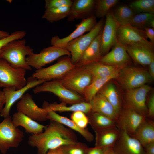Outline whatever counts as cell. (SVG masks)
Segmentation results:
<instances>
[{
    "mask_svg": "<svg viewBox=\"0 0 154 154\" xmlns=\"http://www.w3.org/2000/svg\"><path fill=\"white\" fill-rule=\"evenodd\" d=\"M44 129L41 133L32 134L28 138V144L37 148V154H46L50 150L78 142L73 131L59 122L50 120Z\"/></svg>",
    "mask_w": 154,
    "mask_h": 154,
    "instance_id": "cell-1",
    "label": "cell"
},
{
    "mask_svg": "<svg viewBox=\"0 0 154 154\" xmlns=\"http://www.w3.org/2000/svg\"><path fill=\"white\" fill-rule=\"evenodd\" d=\"M25 39L12 41L2 48L0 58L6 60L15 68H21L31 70L32 68L27 63L26 58L33 54V50L26 45Z\"/></svg>",
    "mask_w": 154,
    "mask_h": 154,
    "instance_id": "cell-2",
    "label": "cell"
},
{
    "mask_svg": "<svg viewBox=\"0 0 154 154\" xmlns=\"http://www.w3.org/2000/svg\"><path fill=\"white\" fill-rule=\"evenodd\" d=\"M105 20L101 19L87 33L69 42L65 48L70 53L72 63L76 65L82 54L102 30Z\"/></svg>",
    "mask_w": 154,
    "mask_h": 154,
    "instance_id": "cell-3",
    "label": "cell"
},
{
    "mask_svg": "<svg viewBox=\"0 0 154 154\" xmlns=\"http://www.w3.org/2000/svg\"><path fill=\"white\" fill-rule=\"evenodd\" d=\"M35 94L42 92H49L56 96L62 102L73 104L85 102L84 97L63 86L58 79L46 81L33 88Z\"/></svg>",
    "mask_w": 154,
    "mask_h": 154,
    "instance_id": "cell-4",
    "label": "cell"
},
{
    "mask_svg": "<svg viewBox=\"0 0 154 154\" xmlns=\"http://www.w3.org/2000/svg\"><path fill=\"white\" fill-rule=\"evenodd\" d=\"M58 80L68 89L80 95L91 82L92 77L84 66H76Z\"/></svg>",
    "mask_w": 154,
    "mask_h": 154,
    "instance_id": "cell-5",
    "label": "cell"
},
{
    "mask_svg": "<svg viewBox=\"0 0 154 154\" xmlns=\"http://www.w3.org/2000/svg\"><path fill=\"white\" fill-rule=\"evenodd\" d=\"M23 132L13 124L11 116L0 123V151L5 154L11 148H16L23 140Z\"/></svg>",
    "mask_w": 154,
    "mask_h": 154,
    "instance_id": "cell-6",
    "label": "cell"
},
{
    "mask_svg": "<svg viewBox=\"0 0 154 154\" xmlns=\"http://www.w3.org/2000/svg\"><path fill=\"white\" fill-rule=\"evenodd\" d=\"M26 71L13 67L6 60L0 58V88H12L16 90L25 86Z\"/></svg>",
    "mask_w": 154,
    "mask_h": 154,
    "instance_id": "cell-7",
    "label": "cell"
},
{
    "mask_svg": "<svg viewBox=\"0 0 154 154\" xmlns=\"http://www.w3.org/2000/svg\"><path fill=\"white\" fill-rule=\"evenodd\" d=\"M116 79L126 90L140 87L153 80L149 72L144 69L126 66L121 70Z\"/></svg>",
    "mask_w": 154,
    "mask_h": 154,
    "instance_id": "cell-8",
    "label": "cell"
},
{
    "mask_svg": "<svg viewBox=\"0 0 154 154\" xmlns=\"http://www.w3.org/2000/svg\"><path fill=\"white\" fill-rule=\"evenodd\" d=\"M64 56H70L66 49L52 46L44 48L39 53H34L27 56L26 60L30 66L38 70Z\"/></svg>",
    "mask_w": 154,
    "mask_h": 154,
    "instance_id": "cell-9",
    "label": "cell"
},
{
    "mask_svg": "<svg viewBox=\"0 0 154 154\" xmlns=\"http://www.w3.org/2000/svg\"><path fill=\"white\" fill-rule=\"evenodd\" d=\"M146 118L125 104L118 115L116 127L120 131H125L131 136Z\"/></svg>",
    "mask_w": 154,
    "mask_h": 154,
    "instance_id": "cell-10",
    "label": "cell"
},
{
    "mask_svg": "<svg viewBox=\"0 0 154 154\" xmlns=\"http://www.w3.org/2000/svg\"><path fill=\"white\" fill-rule=\"evenodd\" d=\"M76 66L72 63L70 58L68 56L49 66L36 70L32 76L46 81L58 79Z\"/></svg>",
    "mask_w": 154,
    "mask_h": 154,
    "instance_id": "cell-11",
    "label": "cell"
},
{
    "mask_svg": "<svg viewBox=\"0 0 154 154\" xmlns=\"http://www.w3.org/2000/svg\"><path fill=\"white\" fill-rule=\"evenodd\" d=\"M100 39V50L102 56L107 53L117 42L119 24L115 19L112 11L105 17Z\"/></svg>",
    "mask_w": 154,
    "mask_h": 154,
    "instance_id": "cell-12",
    "label": "cell"
},
{
    "mask_svg": "<svg viewBox=\"0 0 154 154\" xmlns=\"http://www.w3.org/2000/svg\"><path fill=\"white\" fill-rule=\"evenodd\" d=\"M151 87L145 84L135 88L126 90L125 104L146 118L147 114L146 98Z\"/></svg>",
    "mask_w": 154,
    "mask_h": 154,
    "instance_id": "cell-13",
    "label": "cell"
},
{
    "mask_svg": "<svg viewBox=\"0 0 154 154\" xmlns=\"http://www.w3.org/2000/svg\"><path fill=\"white\" fill-rule=\"evenodd\" d=\"M46 82L44 80L37 79L32 76L27 79L26 85L19 89L16 90L10 88H3V90L5 94V103L0 114V116L4 118L10 116L12 106L17 100L21 98L26 91Z\"/></svg>",
    "mask_w": 154,
    "mask_h": 154,
    "instance_id": "cell-14",
    "label": "cell"
},
{
    "mask_svg": "<svg viewBox=\"0 0 154 154\" xmlns=\"http://www.w3.org/2000/svg\"><path fill=\"white\" fill-rule=\"evenodd\" d=\"M18 112H21L33 120L43 122L48 120V111L46 108H41L36 104L31 95L24 94L16 105Z\"/></svg>",
    "mask_w": 154,
    "mask_h": 154,
    "instance_id": "cell-15",
    "label": "cell"
},
{
    "mask_svg": "<svg viewBox=\"0 0 154 154\" xmlns=\"http://www.w3.org/2000/svg\"><path fill=\"white\" fill-rule=\"evenodd\" d=\"M96 17L92 15L82 20L80 23L77 24L76 29L69 35L63 38L56 35L52 37L51 45L58 48H65L70 42L81 36L86 32L90 31L97 23Z\"/></svg>",
    "mask_w": 154,
    "mask_h": 154,
    "instance_id": "cell-16",
    "label": "cell"
},
{
    "mask_svg": "<svg viewBox=\"0 0 154 154\" xmlns=\"http://www.w3.org/2000/svg\"><path fill=\"white\" fill-rule=\"evenodd\" d=\"M129 56L137 63L143 66L149 65L154 58V43L131 44L124 45Z\"/></svg>",
    "mask_w": 154,
    "mask_h": 154,
    "instance_id": "cell-17",
    "label": "cell"
},
{
    "mask_svg": "<svg viewBox=\"0 0 154 154\" xmlns=\"http://www.w3.org/2000/svg\"><path fill=\"white\" fill-rule=\"evenodd\" d=\"M117 37L118 41L124 45L150 42L148 40L143 30L130 24L119 25Z\"/></svg>",
    "mask_w": 154,
    "mask_h": 154,
    "instance_id": "cell-18",
    "label": "cell"
},
{
    "mask_svg": "<svg viewBox=\"0 0 154 154\" xmlns=\"http://www.w3.org/2000/svg\"><path fill=\"white\" fill-rule=\"evenodd\" d=\"M116 154H144L140 142L125 131H121L119 137L113 147Z\"/></svg>",
    "mask_w": 154,
    "mask_h": 154,
    "instance_id": "cell-19",
    "label": "cell"
},
{
    "mask_svg": "<svg viewBox=\"0 0 154 154\" xmlns=\"http://www.w3.org/2000/svg\"><path fill=\"white\" fill-rule=\"evenodd\" d=\"M130 60L125 46L118 41L111 50L102 56L99 62L112 66H126Z\"/></svg>",
    "mask_w": 154,
    "mask_h": 154,
    "instance_id": "cell-20",
    "label": "cell"
},
{
    "mask_svg": "<svg viewBox=\"0 0 154 154\" xmlns=\"http://www.w3.org/2000/svg\"><path fill=\"white\" fill-rule=\"evenodd\" d=\"M95 0H74L70 7L67 17L68 21L82 19L94 15Z\"/></svg>",
    "mask_w": 154,
    "mask_h": 154,
    "instance_id": "cell-21",
    "label": "cell"
},
{
    "mask_svg": "<svg viewBox=\"0 0 154 154\" xmlns=\"http://www.w3.org/2000/svg\"><path fill=\"white\" fill-rule=\"evenodd\" d=\"M89 102L92 112L98 113L117 121L118 115L112 104L102 95L98 93Z\"/></svg>",
    "mask_w": 154,
    "mask_h": 154,
    "instance_id": "cell-22",
    "label": "cell"
},
{
    "mask_svg": "<svg viewBox=\"0 0 154 154\" xmlns=\"http://www.w3.org/2000/svg\"><path fill=\"white\" fill-rule=\"evenodd\" d=\"M102 31L85 51L76 66H84L99 62L102 56L100 50Z\"/></svg>",
    "mask_w": 154,
    "mask_h": 154,
    "instance_id": "cell-23",
    "label": "cell"
},
{
    "mask_svg": "<svg viewBox=\"0 0 154 154\" xmlns=\"http://www.w3.org/2000/svg\"><path fill=\"white\" fill-rule=\"evenodd\" d=\"M12 120L16 127L21 126L25 129L26 132L32 134L43 132L47 126L38 123L23 114L18 112L13 115Z\"/></svg>",
    "mask_w": 154,
    "mask_h": 154,
    "instance_id": "cell-24",
    "label": "cell"
},
{
    "mask_svg": "<svg viewBox=\"0 0 154 154\" xmlns=\"http://www.w3.org/2000/svg\"><path fill=\"white\" fill-rule=\"evenodd\" d=\"M47 110L48 119L59 122L71 129L77 132L88 142H91L93 141L94 136L88 129L80 127L72 120L60 115L54 111Z\"/></svg>",
    "mask_w": 154,
    "mask_h": 154,
    "instance_id": "cell-25",
    "label": "cell"
},
{
    "mask_svg": "<svg viewBox=\"0 0 154 154\" xmlns=\"http://www.w3.org/2000/svg\"><path fill=\"white\" fill-rule=\"evenodd\" d=\"M121 70L108 76L92 79L91 83L85 88L83 94L82 96L85 102H89L108 82L117 78L119 76Z\"/></svg>",
    "mask_w": 154,
    "mask_h": 154,
    "instance_id": "cell-26",
    "label": "cell"
},
{
    "mask_svg": "<svg viewBox=\"0 0 154 154\" xmlns=\"http://www.w3.org/2000/svg\"><path fill=\"white\" fill-rule=\"evenodd\" d=\"M95 133V147L106 148L113 147L119 137L121 131L116 127Z\"/></svg>",
    "mask_w": 154,
    "mask_h": 154,
    "instance_id": "cell-27",
    "label": "cell"
},
{
    "mask_svg": "<svg viewBox=\"0 0 154 154\" xmlns=\"http://www.w3.org/2000/svg\"><path fill=\"white\" fill-rule=\"evenodd\" d=\"M131 137L138 141L143 147L154 142V121L146 118Z\"/></svg>",
    "mask_w": 154,
    "mask_h": 154,
    "instance_id": "cell-28",
    "label": "cell"
},
{
    "mask_svg": "<svg viewBox=\"0 0 154 154\" xmlns=\"http://www.w3.org/2000/svg\"><path fill=\"white\" fill-rule=\"evenodd\" d=\"M43 108H46L47 110L55 112L82 111L86 115L92 112L91 105L89 102H84L71 105L68 106L66 104L62 102L58 104L56 102L49 104L45 101L43 104Z\"/></svg>",
    "mask_w": 154,
    "mask_h": 154,
    "instance_id": "cell-29",
    "label": "cell"
},
{
    "mask_svg": "<svg viewBox=\"0 0 154 154\" xmlns=\"http://www.w3.org/2000/svg\"><path fill=\"white\" fill-rule=\"evenodd\" d=\"M87 115L89 124L95 132L117 127L116 121L98 113L91 112Z\"/></svg>",
    "mask_w": 154,
    "mask_h": 154,
    "instance_id": "cell-30",
    "label": "cell"
},
{
    "mask_svg": "<svg viewBox=\"0 0 154 154\" xmlns=\"http://www.w3.org/2000/svg\"><path fill=\"white\" fill-rule=\"evenodd\" d=\"M126 66H112L98 62L84 66L90 74L92 80L98 78L108 76L121 70Z\"/></svg>",
    "mask_w": 154,
    "mask_h": 154,
    "instance_id": "cell-31",
    "label": "cell"
},
{
    "mask_svg": "<svg viewBox=\"0 0 154 154\" xmlns=\"http://www.w3.org/2000/svg\"><path fill=\"white\" fill-rule=\"evenodd\" d=\"M104 96L113 106L119 115L122 108L121 99L114 84L107 83L98 92Z\"/></svg>",
    "mask_w": 154,
    "mask_h": 154,
    "instance_id": "cell-32",
    "label": "cell"
},
{
    "mask_svg": "<svg viewBox=\"0 0 154 154\" xmlns=\"http://www.w3.org/2000/svg\"><path fill=\"white\" fill-rule=\"evenodd\" d=\"M112 12L115 19L119 25L129 24L135 15L132 9L126 5H121Z\"/></svg>",
    "mask_w": 154,
    "mask_h": 154,
    "instance_id": "cell-33",
    "label": "cell"
},
{
    "mask_svg": "<svg viewBox=\"0 0 154 154\" xmlns=\"http://www.w3.org/2000/svg\"><path fill=\"white\" fill-rule=\"evenodd\" d=\"M70 8V7H65L46 9L42 18L50 23L57 22L68 17Z\"/></svg>",
    "mask_w": 154,
    "mask_h": 154,
    "instance_id": "cell-34",
    "label": "cell"
},
{
    "mask_svg": "<svg viewBox=\"0 0 154 154\" xmlns=\"http://www.w3.org/2000/svg\"><path fill=\"white\" fill-rule=\"evenodd\" d=\"M119 1L118 0H95L94 15L96 17L104 18Z\"/></svg>",
    "mask_w": 154,
    "mask_h": 154,
    "instance_id": "cell-35",
    "label": "cell"
},
{
    "mask_svg": "<svg viewBox=\"0 0 154 154\" xmlns=\"http://www.w3.org/2000/svg\"><path fill=\"white\" fill-rule=\"evenodd\" d=\"M129 6L135 14L140 13H154V0H137L132 2Z\"/></svg>",
    "mask_w": 154,
    "mask_h": 154,
    "instance_id": "cell-36",
    "label": "cell"
},
{
    "mask_svg": "<svg viewBox=\"0 0 154 154\" xmlns=\"http://www.w3.org/2000/svg\"><path fill=\"white\" fill-rule=\"evenodd\" d=\"M154 18L153 13H140L135 14L131 20L129 24L141 30L149 27L151 21Z\"/></svg>",
    "mask_w": 154,
    "mask_h": 154,
    "instance_id": "cell-37",
    "label": "cell"
},
{
    "mask_svg": "<svg viewBox=\"0 0 154 154\" xmlns=\"http://www.w3.org/2000/svg\"><path fill=\"white\" fill-rule=\"evenodd\" d=\"M64 154H86L88 148L84 143L77 142L60 147Z\"/></svg>",
    "mask_w": 154,
    "mask_h": 154,
    "instance_id": "cell-38",
    "label": "cell"
},
{
    "mask_svg": "<svg viewBox=\"0 0 154 154\" xmlns=\"http://www.w3.org/2000/svg\"><path fill=\"white\" fill-rule=\"evenodd\" d=\"M70 117L71 120L81 128H86L89 124L88 118L87 115L82 111L72 112Z\"/></svg>",
    "mask_w": 154,
    "mask_h": 154,
    "instance_id": "cell-39",
    "label": "cell"
},
{
    "mask_svg": "<svg viewBox=\"0 0 154 154\" xmlns=\"http://www.w3.org/2000/svg\"><path fill=\"white\" fill-rule=\"evenodd\" d=\"M26 34L24 31H17L12 33L6 37L0 39V54L2 48L8 43L13 40L22 39Z\"/></svg>",
    "mask_w": 154,
    "mask_h": 154,
    "instance_id": "cell-40",
    "label": "cell"
},
{
    "mask_svg": "<svg viewBox=\"0 0 154 154\" xmlns=\"http://www.w3.org/2000/svg\"><path fill=\"white\" fill-rule=\"evenodd\" d=\"M72 3L73 0H46L44 7L46 9L65 7H71Z\"/></svg>",
    "mask_w": 154,
    "mask_h": 154,
    "instance_id": "cell-41",
    "label": "cell"
},
{
    "mask_svg": "<svg viewBox=\"0 0 154 154\" xmlns=\"http://www.w3.org/2000/svg\"><path fill=\"white\" fill-rule=\"evenodd\" d=\"M147 114L146 118L153 120L154 119V94H152L149 97L146 104Z\"/></svg>",
    "mask_w": 154,
    "mask_h": 154,
    "instance_id": "cell-42",
    "label": "cell"
},
{
    "mask_svg": "<svg viewBox=\"0 0 154 154\" xmlns=\"http://www.w3.org/2000/svg\"><path fill=\"white\" fill-rule=\"evenodd\" d=\"M106 148L94 147L88 148L86 154H104Z\"/></svg>",
    "mask_w": 154,
    "mask_h": 154,
    "instance_id": "cell-43",
    "label": "cell"
},
{
    "mask_svg": "<svg viewBox=\"0 0 154 154\" xmlns=\"http://www.w3.org/2000/svg\"><path fill=\"white\" fill-rule=\"evenodd\" d=\"M145 35L147 38L150 40V42H154V29L150 27H146L143 30Z\"/></svg>",
    "mask_w": 154,
    "mask_h": 154,
    "instance_id": "cell-44",
    "label": "cell"
},
{
    "mask_svg": "<svg viewBox=\"0 0 154 154\" xmlns=\"http://www.w3.org/2000/svg\"><path fill=\"white\" fill-rule=\"evenodd\" d=\"M143 148L144 154H154V142L148 144Z\"/></svg>",
    "mask_w": 154,
    "mask_h": 154,
    "instance_id": "cell-45",
    "label": "cell"
},
{
    "mask_svg": "<svg viewBox=\"0 0 154 154\" xmlns=\"http://www.w3.org/2000/svg\"><path fill=\"white\" fill-rule=\"evenodd\" d=\"M5 103V98L4 92L0 88V114L1 112Z\"/></svg>",
    "mask_w": 154,
    "mask_h": 154,
    "instance_id": "cell-46",
    "label": "cell"
},
{
    "mask_svg": "<svg viewBox=\"0 0 154 154\" xmlns=\"http://www.w3.org/2000/svg\"><path fill=\"white\" fill-rule=\"evenodd\" d=\"M149 73L153 79L154 78V58L151 60L149 65Z\"/></svg>",
    "mask_w": 154,
    "mask_h": 154,
    "instance_id": "cell-47",
    "label": "cell"
},
{
    "mask_svg": "<svg viewBox=\"0 0 154 154\" xmlns=\"http://www.w3.org/2000/svg\"><path fill=\"white\" fill-rule=\"evenodd\" d=\"M46 154H64L60 147L49 150Z\"/></svg>",
    "mask_w": 154,
    "mask_h": 154,
    "instance_id": "cell-48",
    "label": "cell"
},
{
    "mask_svg": "<svg viewBox=\"0 0 154 154\" xmlns=\"http://www.w3.org/2000/svg\"><path fill=\"white\" fill-rule=\"evenodd\" d=\"M9 35V33L7 32L0 30V39L6 37Z\"/></svg>",
    "mask_w": 154,
    "mask_h": 154,
    "instance_id": "cell-49",
    "label": "cell"
},
{
    "mask_svg": "<svg viewBox=\"0 0 154 154\" xmlns=\"http://www.w3.org/2000/svg\"><path fill=\"white\" fill-rule=\"evenodd\" d=\"M104 154H116L112 147L107 148L105 151Z\"/></svg>",
    "mask_w": 154,
    "mask_h": 154,
    "instance_id": "cell-50",
    "label": "cell"
}]
</instances>
